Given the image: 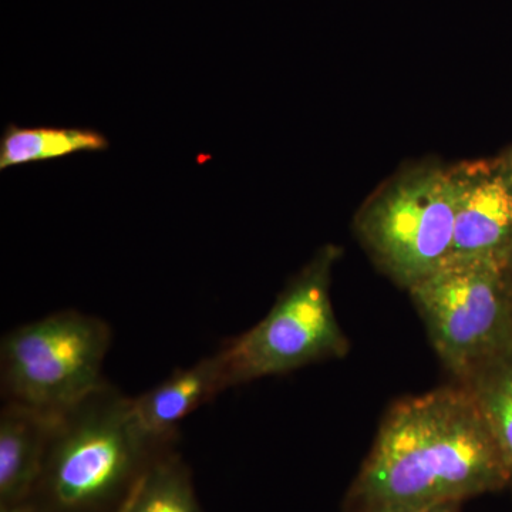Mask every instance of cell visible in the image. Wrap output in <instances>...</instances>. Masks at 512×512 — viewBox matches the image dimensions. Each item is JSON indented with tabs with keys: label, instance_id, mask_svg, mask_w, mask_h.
I'll use <instances>...</instances> for the list:
<instances>
[{
	"label": "cell",
	"instance_id": "3",
	"mask_svg": "<svg viewBox=\"0 0 512 512\" xmlns=\"http://www.w3.org/2000/svg\"><path fill=\"white\" fill-rule=\"evenodd\" d=\"M457 200V165H416L370 195L356 231L376 265L409 291L451 255Z\"/></svg>",
	"mask_w": 512,
	"mask_h": 512
},
{
	"label": "cell",
	"instance_id": "5",
	"mask_svg": "<svg viewBox=\"0 0 512 512\" xmlns=\"http://www.w3.org/2000/svg\"><path fill=\"white\" fill-rule=\"evenodd\" d=\"M111 330L97 316L60 311L10 330L0 343L5 403L60 416L107 383Z\"/></svg>",
	"mask_w": 512,
	"mask_h": 512
},
{
	"label": "cell",
	"instance_id": "1",
	"mask_svg": "<svg viewBox=\"0 0 512 512\" xmlns=\"http://www.w3.org/2000/svg\"><path fill=\"white\" fill-rule=\"evenodd\" d=\"M508 483L510 471L483 410L456 382L390 407L345 511L461 503Z\"/></svg>",
	"mask_w": 512,
	"mask_h": 512
},
{
	"label": "cell",
	"instance_id": "10",
	"mask_svg": "<svg viewBox=\"0 0 512 512\" xmlns=\"http://www.w3.org/2000/svg\"><path fill=\"white\" fill-rule=\"evenodd\" d=\"M109 148L104 134L92 128L19 127L9 124L0 138V170L43 163L77 153Z\"/></svg>",
	"mask_w": 512,
	"mask_h": 512
},
{
	"label": "cell",
	"instance_id": "12",
	"mask_svg": "<svg viewBox=\"0 0 512 512\" xmlns=\"http://www.w3.org/2000/svg\"><path fill=\"white\" fill-rule=\"evenodd\" d=\"M473 394L501 448L512 481V350L456 380Z\"/></svg>",
	"mask_w": 512,
	"mask_h": 512
},
{
	"label": "cell",
	"instance_id": "14",
	"mask_svg": "<svg viewBox=\"0 0 512 512\" xmlns=\"http://www.w3.org/2000/svg\"><path fill=\"white\" fill-rule=\"evenodd\" d=\"M0 512H40L30 501L25 503L2 505Z\"/></svg>",
	"mask_w": 512,
	"mask_h": 512
},
{
	"label": "cell",
	"instance_id": "13",
	"mask_svg": "<svg viewBox=\"0 0 512 512\" xmlns=\"http://www.w3.org/2000/svg\"><path fill=\"white\" fill-rule=\"evenodd\" d=\"M460 503H441L426 505V507L407 508V510H396L386 512H458Z\"/></svg>",
	"mask_w": 512,
	"mask_h": 512
},
{
	"label": "cell",
	"instance_id": "8",
	"mask_svg": "<svg viewBox=\"0 0 512 512\" xmlns=\"http://www.w3.org/2000/svg\"><path fill=\"white\" fill-rule=\"evenodd\" d=\"M228 389L224 357L218 350L187 369L175 370L164 382L134 397V413L148 433L178 440V424Z\"/></svg>",
	"mask_w": 512,
	"mask_h": 512
},
{
	"label": "cell",
	"instance_id": "2",
	"mask_svg": "<svg viewBox=\"0 0 512 512\" xmlns=\"http://www.w3.org/2000/svg\"><path fill=\"white\" fill-rule=\"evenodd\" d=\"M178 440L148 433L109 382L60 414L28 501L40 512H121L148 467Z\"/></svg>",
	"mask_w": 512,
	"mask_h": 512
},
{
	"label": "cell",
	"instance_id": "11",
	"mask_svg": "<svg viewBox=\"0 0 512 512\" xmlns=\"http://www.w3.org/2000/svg\"><path fill=\"white\" fill-rule=\"evenodd\" d=\"M121 512H204L177 447L153 461Z\"/></svg>",
	"mask_w": 512,
	"mask_h": 512
},
{
	"label": "cell",
	"instance_id": "16",
	"mask_svg": "<svg viewBox=\"0 0 512 512\" xmlns=\"http://www.w3.org/2000/svg\"><path fill=\"white\" fill-rule=\"evenodd\" d=\"M508 268H510V274L512 276V249L510 254V261H508Z\"/></svg>",
	"mask_w": 512,
	"mask_h": 512
},
{
	"label": "cell",
	"instance_id": "6",
	"mask_svg": "<svg viewBox=\"0 0 512 512\" xmlns=\"http://www.w3.org/2000/svg\"><path fill=\"white\" fill-rule=\"evenodd\" d=\"M339 254L332 245L320 249L261 322L224 343L220 352L229 389L348 355L349 340L330 301V278Z\"/></svg>",
	"mask_w": 512,
	"mask_h": 512
},
{
	"label": "cell",
	"instance_id": "4",
	"mask_svg": "<svg viewBox=\"0 0 512 512\" xmlns=\"http://www.w3.org/2000/svg\"><path fill=\"white\" fill-rule=\"evenodd\" d=\"M409 293L431 345L454 379L512 350L508 262L450 256Z\"/></svg>",
	"mask_w": 512,
	"mask_h": 512
},
{
	"label": "cell",
	"instance_id": "15",
	"mask_svg": "<svg viewBox=\"0 0 512 512\" xmlns=\"http://www.w3.org/2000/svg\"><path fill=\"white\" fill-rule=\"evenodd\" d=\"M498 161H500L501 167H503L505 173L512 180V150L507 151L503 157L498 158Z\"/></svg>",
	"mask_w": 512,
	"mask_h": 512
},
{
	"label": "cell",
	"instance_id": "9",
	"mask_svg": "<svg viewBox=\"0 0 512 512\" xmlns=\"http://www.w3.org/2000/svg\"><path fill=\"white\" fill-rule=\"evenodd\" d=\"M59 416L5 403L0 412V507L25 503L35 490Z\"/></svg>",
	"mask_w": 512,
	"mask_h": 512
},
{
	"label": "cell",
	"instance_id": "7",
	"mask_svg": "<svg viewBox=\"0 0 512 512\" xmlns=\"http://www.w3.org/2000/svg\"><path fill=\"white\" fill-rule=\"evenodd\" d=\"M457 173L458 200L450 256L510 261L511 178L498 158L458 164Z\"/></svg>",
	"mask_w": 512,
	"mask_h": 512
}]
</instances>
